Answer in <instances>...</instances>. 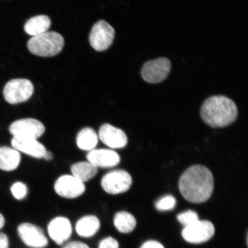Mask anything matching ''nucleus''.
Segmentation results:
<instances>
[{
	"label": "nucleus",
	"mask_w": 248,
	"mask_h": 248,
	"mask_svg": "<svg viewBox=\"0 0 248 248\" xmlns=\"http://www.w3.org/2000/svg\"><path fill=\"white\" fill-rule=\"evenodd\" d=\"M119 242L113 237L108 236L102 238L99 242L98 248H119Z\"/></svg>",
	"instance_id": "25"
},
{
	"label": "nucleus",
	"mask_w": 248,
	"mask_h": 248,
	"mask_svg": "<svg viewBox=\"0 0 248 248\" xmlns=\"http://www.w3.org/2000/svg\"><path fill=\"white\" fill-rule=\"evenodd\" d=\"M9 132L14 138L37 140L45 133V126L38 120L24 119L12 123Z\"/></svg>",
	"instance_id": "9"
},
{
	"label": "nucleus",
	"mask_w": 248,
	"mask_h": 248,
	"mask_svg": "<svg viewBox=\"0 0 248 248\" xmlns=\"http://www.w3.org/2000/svg\"><path fill=\"white\" fill-rule=\"evenodd\" d=\"M170 68L171 63L168 58H159L149 61L142 67L141 76L145 82L160 83L169 76Z\"/></svg>",
	"instance_id": "7"
},
{
	"label": "nucleus",
	"mask_w": 248,
	"mask_h": 248,
	"mask_svg": "<svg viewBox=\"0 0 248 248\" xmlns=\"http://www.w3.org/2000/svg\"><path fill=\"white\" fill-rule=\"evenodd\" d=\"M238 109L234 101L226 96L215 95L204 102L201 109L203 122L213 128L227 126L236 120Z\"/></svg>",
	"instance_id": "2"
},
{
	"label": "nucleus",
	"mask_w": 248,
	"mask_h": 248,
	"mask_svg": "<svg viewBox=\"0 0 248 248\" xmlns=\"http://www.w3.org/2000/svg\"><path fill=\"white\" fill-rule=\"evenodd\" d=\"M64 45V40L61 34L54 31H47L30 39L28 42L27 47L34 55L42 57H51L60 54Z\"/></svg>",
	"instance_id": "3"
},
{
	"label": "nucleus",
	"mask_w": 248,
	"mask_h": 248,
	"mask_svg": "<svg viewBox=\"0 0 248 248\" xmlns=\"http://www.w3.org/2000/svg\"><path fill=\"white\" fill-rule=\"evenodd\" d=\"M140 248H164V247L159 242L150 240L142 244Z\"/></svg>",
	"instance_id": "27"
},
{
	"label": "nucleus",
	"mask_w": 248,
	"mask_h": 248,
	"mask_svg": "<svg viewBox=\"0 0 248 248\" xmlns=\"http://www.w3.org/2000/svg\"><path fill=\"white\" fill-rule=\"evenodd\" d=\"M9 240L7 235L0 232V248H8Z\"/></svg>",
	"instance_id": "28"
},
{
	"label": "nucleus",
	"mask_w": 248,
	"mask_h": 248,
	"mask_svg": "<svg viewBox=\"0 0 248 248\" xmlns=\"http://www.w3.org/2000/svg\"><path fill=\"white\" fill-rule=\"evenodd\" d=\"M73 232L72 224L66 217H56L47 225L48 237L59 246L66 243L72 235Z\"/></svg>",
	"instance_id": "11"
},
{
	"label": "nucleus",
	"mask_w": 248,
	"mask_h": 248,
	"mask_svg": "<svg viewBox=\"0 0 248 248\" xmlns=\"http://www.w3.org/2000/svg\"><path fill=\"white\" fill-rule=\"evenodd\" d=\"M51 26L50 18L46 15H39L31 18L25 24L24 30L27 34L36 36L47 32Z\"/></svg>",
	"instance_id": "17"
},
{
	"label": "nucleus",
	"mask_w": 248,
	"mask_h": 248,
	"mask_svg": "<svg viewBox=\"0 0 248 248\" xmlns=\"http://www.w3.org/2000/svg\"><path fill=\"white\" fill-rule=\"evenodd\" d=\"M177 219L180 224L185 228L199 220V217L195 211L189 210L179 214L177 216Z\"/></svg>",
	"instance_id": "23"
},
{
	"label": "nucleus",
	"mask_w": 248,
	"mask_h": 248,
	"mask_svg": "<svg viewBox=\"0 0 248 248\" xmlns=\"http://www.w3.org/2000/svg\"><path fill=\"white\" fill-rule=\"evenodd\" d=\"M176 204V200L172 195H165L158 200L155 203V207L157 210L160 212L169 211L175 208Z\"/></svg>",
	"instance_id": "22"
},
{
	"label": "nucleus",
	"mask_w": 248,
	"mask_h": 248,
	"mask_svg": "<svg viewBox=\"0 0 248 248\" xmlns=\"http://www.w3.org/2000/svg\"><path fill=\"white\" fill-rule=\"evenodd\" d=\"M33 91V85L30 80L14 79L6 84L3 93L8 103L15 105L29 100Z\"/></svg>",
	"instance_id": "4"
},
{
	"label": "nucleus",
	"mask_w": 248,
	"mask_h": 248,
	"mask_svg": "<svg viewBox=\"0 0 248 248\" xmlns=\"http://www.w3.org/2000/svg\"><path fill=\"white\" fill-rule=\"evenodd\" d=\"M113 224L118 231L123 234H128L134 230L136 220L131 213L122 211L114 216Z\"/></svg>",
	"instance_id": "20"
},
{
	"label": "nucleus",
	"mask_w": 248,
	"mask_h": 248,
	"mask_svg": "<svg viewBox=\"0 0 248 248\" xmlns=\"http://www.w3.org/2000/svg\"><path fill=\"white\" fill-rule=\"evenodd\" d=\"M54 188L57 194L68 199L79 197L85 191L84 183L69 175L59 178L55 182Z\"/></svg>",
	"instance_id": "12"
},
{
	"label": "nucleus",
	"mask_w": 248,
	"mask_h": 248,
	"mask_svg": "<svg viewBox=\"0 0 248 248\" xmlns=\"http://www.w3.org/2000/svg\"><path fill=\"white\" fill-rule=\"evenodd\" d=\"M21 160L19 152L8 147H0V169L11 171L17 168Z\"/></svg>",
	"instance_id": "18"
},
{
	"label": "nucleus",
	"mask_w": 248,
	"mask_h": 248,
	"mask_svg": "<svg viewBox=\"0 0 248 248\" xmlns=\"http://www.w3.org/2000/svg\"><path fill=\"white\" fill-rule=\"evenodd\" d=\"M99 138L104 144L113 149L125 147L128 143V138L125 132L108 124H104L101 127Z\"/></svg>",
	"instance_id": "13"
},
{
	"label": "nucleus",
	"mask_w": 248,
	"mask_h": 248,
	"mask_svg": "<svg viewBox=\"0 0 248 248\" xmlns=\"http://www.w3.org/2000/svg\"><path fill=\"white\" fill-rule=\"evenodd\" d=\"M182 196L190 202L203 203L208 200L214 190V178L207 167L195 165L186 170L179 182Z\"/></svg>",
	"instance_id": "1"
},
{
	"label": "nucleus",
	"mask_w": 248,
	"mask_h": 248,
	"mask_svg": "<svg viewBox=\"0 0 248 248\" xmlns=\"http://www.w3.org/2000/svg\"><path fill=\"white\" fill-rule=\"evenodd\" d=\"M62 248H91L85 243L79 241L67 242Z\"/></svg>",
	"instance_id": "26"
},
{
	"label": "nucleus",
	"mask_w": 248,
	"mask_h": 248,
	"mask_svg": "<svg viewBox=\"0 0 248 248\" xmlns=\"http://www.w3.org/2000/svg\"><path fill=\"white\" fill-rule=\"evenodd\" d=\"M115 36V31L105 20H100L94 25L89 36V42L97 51H104L110 47Z\"/></svg>",
	"instance_id": "6"
},
{
	"label": "nucleus",
	"mask_w": 248,
	"mask_h": 248,
	"mask_svg": "<svg viewBox=\"0 0 248 248\" xmlns=\"http://www.w3.org/2000/svg\"><path fill=\"white\" fill-rule=\"evenodd\" d=\"M101 226L100 220L97 216L86 215L78 220L75 225V231L80 237L90 238L97 233Z\"/></svg>",
	"instance_id": "16"
},
{
	"label": "nucleus",
	"mask_w": 248,
	"mask_h": 248,
	"mask_svg": "<svg viewBox=\"0 0 248 248\" xmlns=\"http://www.w3.org/2000/svg\"><path fill=\"white\" fill-rule=\"evenodd\" d=\"M11 144L16 150L22 152L36 159L44 157L46 152L44 145L36 139L14 138L12 139Z\"/></svg>",
	"instance_id": "15"
},
{
	"label": "nucleus",
	"mask_w": 248,
	"mask_h": 248,
	"mask_svg": "<svg viewBox=\"0 0 248 248\" xmlns=\"http://www.w3.org/2000/svg\"><path fill=\"white\" fill-rule=\"evenodd\" d=\"M5 224V218L1 213H0V229H1Z\"/></svg>",
	"instance_id": "30"
},
{
	"label": "nucleus",
	"mask_w": 248,
	"mask_h": 248,
	"mask_svg": "<svg viewBox=\"0 0 248 248\" xmlns=\"http://www.w3.org/2000/svg\"><path fill=\"white\" fill-rule=\"evenodd\" d=\"M98 137L94 129L86 128L80 131L78 134L77 144L80 150L91 151L94 150L97 146Z\"/></svg>",
	"instance_id": "21"
},
{
	"label": "nucleus",
	"mask_w": 248,
	"mask_h": 248,
	"mask_svg": "<svg viewBox=\"0 0 248 248\" xmlns=\"http://www.w3.org/2000/svg\"><path fill=\"white\" fill-rule=\"evenodd\" d=\"M89 162L101 168H111L120 162V157L116 152L108 149H99L89 151L87 155Z\"/></svg>",
	"instance_id": "14"
},
{
	"label": "nucleus",
	"mask_w": 248,
	"mask_h": 248,
	"mask_svg": "<svg viewBox=\"0 0 248 248\" xmlns=\"http://www.w3.org/2000/svg\"><path fill=\"white\" fill-rule=\"evenodd\" d=\"M215 232V226L212 222L199 219L194 224L185 227L182 232V235L189 243L201 244L210 240Z\"/></svg>",
	"instance_id": "8"
},
{
	"label": "nucleus",
	"mask_w": 248,
	"mask_h": 248,
	"mask_svg": "<svg viewBox=\"0 0 248 248\" xmlns=\"http://www.w3.org/2000/svg\"><path fill=\"white\" fill-rule=\"evenodd\" d=\"M17 232L24 244L31 248H45L49 244L42 229L31 223L24 222L18 225Z\"/></svg>",
	"instance_id": "10"
},
{
	"label": "nucleus",
	"mask_w": 248,
	"mask_h": 248,
	"mask_svg": "<svg viewBox=\"0 0 248 248\" xmlns=\"http://www.w3.org/2000/svg\"><path fill=\"white\" fill-rule=\"evenodd\" d=\"M11 190L14 197L17 200H22L26 197L28 193L27 186L20 182L15 183Z\"/></svg>",
	"instance_id": "24"
},
{
	"label": "nucleus",
	"mask_w": 248,
	"mask_h": 248,
	"mask_svg": "<svg viewBox=\"0 0 248 248\" xmlns=\"http://www.w3.org/2000/svg\"><path fill=\"white\" fill-rule=\"evenodd\" d=\"M132 184L131 175L123 170H111L102 179L101 186L110 194H119L128 191Z\"/></svg>",
	"instance_id": "5"
},
{
	"label": "nucleus",
	"mask_w": 248,
	"mask_h": 248,
	"mask_svg": "<svg viewBox=\"0 0 248 248\" xmlns=\"http://www.w3.org/2000/svg\"><path fill=\"white\" fill-rule=\"evenodd\" d=\"M52 157H53V155H52L51 152L46 151L45 156L43 158L46 160H51Z\"/></svg>",
	"instance_id": "29"
},
{
	"label": "nucleus",
	"mask_w": 248,
	"mask_h": 248,
	"mask_svg": "<svg viewBox=\"0 0 248 248\" xmlns=\"http://www.w3.org/2000/svg\"><path fill=\"white\" fill-rule=\"evenodd\" d=\"M71 171L74 177L84 183L97 175L98 168L88 161L73 164L71 167Z\"/></svg>",
	"instance_id": "19"
}]
</instances>
